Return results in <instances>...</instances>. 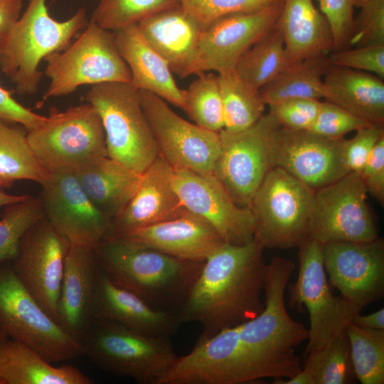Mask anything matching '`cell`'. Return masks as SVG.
<instances>
[{
  "label": "cell",
  "mask_w": 384,
  "mask_h": 384,
  "mask_svg": "<svg viewBox=\"0 0 384 384\" xmlns=\"http://www.w3.org/2000/svg\"><path fill=\"white\" fill-rule=\"evenodd\" d=\"M264 249L255 238L243 245L225 242L216 248L203 262L178 311L181 323H198L199 338H206L258 316L264 309Z\"/></svg>",
  "instance_id": "1"
},
{
  "label": "cell",
  "mask_w": 384,
  "mask_h": 384,
  "mask_svg": "<svg viewBox=\"0 0 384 384\" xmlns=\"http://www.w3.org/2000/svg\"><path fill=\"white\" fill-rule=\"evenodd\" d=\"M295 268L292 260L280 257L266 265L264 309L240 324L241 343L261 378H289L302 369L294 348L308 339L309 329L292 319L284 303Z\"/></svg>",
  "instance_id": "2"
},
{
  "label": "cell",
  "mask_w": 384,
  "mask_h": 384,
  "mask_svg": "<svg viewBox=\"0 0 384 384\" xmlns=\"http://www.w3.org/2000/svg\"><path fill=\"white\" fill-rule=\"evenodd\" d=\"M95 254L100 270L114 283L156 309L176 311L203 264L118 239L102 240Z\"/></svg>",
  "instance_id": "3"
},
{
  "label": "cell",
  "mask_w": 384,
  "mask_h": 384,
  "mask_svg": "<svg viewBox=\"0 0 384 384\" xmlns=\"http://www.w3.org/2000/svg\"><path fill=\"white\" fill-rule=\"evenodd\" d=\"M84 8L70 18L57 21L50 15L46 0H28L26 10L2 38L1 72L14 84L17 92L32 95L39 87L41 60L66 48L88 23Z\"/></svg>",
  "instance_id": "4"
},
{
  "label": "cell",
  "mask_w": 384,
  "mask_h": 384,
  "mask_svg": "<svg viewBox=\"0 0 384 384\" xmlns=\"http://www.w3.org/2000/svg\"><path fill=\"white\" fill-rule=\"evenodd\" d=\"M27 139L49 173H75L108 156L101 119L88 102L63 111L52 107L41 124L27 131Z\"/></svg>",
  "instance_id": "5"
},
{
  "label": "cell",
  "mask_w": 384,
  "mask_h": 384,
  "mask_svg": "<svg viewBox=\"0 0 384 384\" xmlns=\"http://www.w3.org/2000/svg\"><path fill=\"white\" fill-rule=\"evenodd\" d=\"M85 97L101 119L108 156L144 171L159 153L139 90L131 83L105 82L92 85Z\"/></svg>",
  "instance_id": "6"
},
{
  "label": "cell",
  "mask_w": 384,
  "mask_h": 384,
  "mask_svg": "<svg viewBox=\"0 0 384 384\" xmlns=\"http://www.w3.org/2000/svg\"><path fill=\"white\" fill-rule=\"evenodd\" d=\"M314 191L284 169L272 168L250 203L254 238L269 249L298 247L309 240Z\"/></svg>",
  "instance_id": "7"
},
{
  "label": "cell",
  "mask_w": 384,
  "mask_h": 384,
  "mask_svg": "<svg viewBox=\"0 0 384 384\" xmlns=\"http://www.w3.org/2000/svg\"><path fill=\"white\" fill-rule=\"evenodd\" d=\"M82 344L84 355L99 368L141 384H156L178 357L169 337L142 334L103 320L93 321Z\"/></svg>",
  "instance_id": "8"
},
{
  "label": "cell",
  "mask_w": 384,
  "mask_h": 384,
  "mask_svg": "<svg viewBox=\"0 0 384 384\" xmlns=\"http://www.w3.org/2000/svg\"><path fill=\"white\" fill-rule=\"evenodd\" d=\"M44 60V74L50 83L43 101L68 95L82 85L131 82L129 68L117 47L114 32L92 21L73 43Z\"/></svg>",
  "instance_id": "9"
},
{
  "label": "cell",
  "mask_w": 384,
  "mask_h": 384,
  "mask_svg": "<svg viewBox=\"0 0 384 384\" xmlns=\"http://www.w3.org/2000/svg\"><path fill=\"white\" fill-rule=\"evenodd\" d=\"M0 325L9 338L24 343L50 363L84 355L82 344L43 309L8 262L0 267Z\"/></svg>",
  "instance_id": "10"
},
{
  "label": "cell",
  "mask_w": 384,
  "mask_h": 384,
  "mask_svg": "<svg viewBox=\"0 0 384 384\" xmlns=\"http://www.w3.org/2000/svg\"><path fill=\"white\" fill-rule=\"evenodd\" d=\"M299 274L289 284V303L304 304L309 313L310 328L306 354L321 348L345 331L362 309L331 290L323 263L322 245L309 239L299 247Z\"/></svg>",
  "instance_id": "11"
},
{
  "label": "cell",
  "mask_w": 384,
  "mask_h": 384,
  "mask_svg": "<svg viewBox=\"0 0 384 384\" xmlns=\"http://www.w3.org/2000/svg\"><path fill=\"white\" fill-rule=\"evenodd\" d=\"M280 127L268 112L245 130L219 132L220 151L213 176L240 207L250 208L256 190L272 168V144Z\"/></svg>",
  "instance_id": "12"
},
{
  "label": "cell",
  "mask_w": 384,
  "mask_h": 384,
  "mask_svg": "<svg viewBox=\"0 0 384 384\" xmlns=\"http://www.w3.org/2000/svg\"><path fill=\"white\" fill-rule=\"evenodd\" d=\"M367 190L359 174L349 172L314 191L309 239L331 242H368L379 228L367 203Z\"/></svg>",
  "instance_id": "13"
},
{
  "label": "cell",
  "mask_w": 384,
  "mask_h": 384,
  "mask_svg": "<svg viewBox=\"0 0 384 384\" xmlns=\"http://www.w3.org/2000/svg\"><path fill=\"white\" fill-rule=\"evenodd\" d=\"M139 94L159 155L174 169L213 176L220 151L219 132L187 122L152 92L141 90Z\"/></svg>",
  "instance_id": "14"
},
{
  "label": "cell",
  "mask_w": 384,
  "mask_h": 384,
  "mask_svg": "<svg viewBox=\"0 0 384 384\" xmlns=\"http://www.w3.org/2000/svg\"><path fill=\"white\" fill-rule=\"evenodd\" d=\"M240 324L199 338L156 384H244L260 379L241 343Z\"/></svg>",
  "instance_id": "15"
},
{
  "label": "cell",
  "mask_w": 384,
  "mask_h": 384,
  "mask_svg": "<svg viewBox=\"0 0 384 384\" xmlns=\"http://www.w3.org/2000/svg\"><path fill=\"white\" fill-rule=\"evenodd\" d=\"M70 245L44 218L23 236L12 265L22 284L58 323V304Z\"/></svg>",
  "instance_id": "16"
},
{
  "label": "cell",
  "mask_w": 384,
  "mask_h": 384,
  "mask_svg": "<svg viewBox=\"0 0 384 384\" xmlns=\"http://www.w3.org/2000/svg\"><path fill=\"white\" fill-rule=\"evenodd\" d=\"M45 218L70 245L95 250L110 220L92 203L74 172H53L42 185Z\"/></svg>",
  "instance_id": "17"
},
{
  "label": "cell",
  "mask_w": 384,
  "mask_h": 384,
  "mask_svg": "<svg viewBox=\"0 0 384 384\" xmlns=\"http://www.w3.org/2000/svg\"><path fill=\"white\" fill-rule=\"evenodd\" d=\"M345 139L327 138L308 130H287L281 127L272 140V168L284 169L316 191L349 173L343 158Z\"/></svg>",
  "instance_id": "18"
},
{
  "label": "cell",
  "mask_w": 384,
  "mask_h": 384,
  "mask_svg": "<svg viewBox=\"0 0 384 384\" xmlns=\"http://www.w3.org/2000/svg\"><path fill=\"white\" fill-rule=\"evenodd\" d=\"M331 284L362 309L384 292V241L331 242L322 245Z\"/></svg>",
  "instance_id": "19"
},
{
  "label": "cell",
  "mask_w": 384,
  "mask_h": 384,
  "mask_svg": "<svg viewBox=\"0 0 384 384\" xmlns=\"http://www.w3.org/2000/svg\"><path fill=\"white\" fill-rule=\"evenodd\" d=\"M173 186L183 206L207 221L225 242L243 245L254 238L251 210L238 206L214 176L174 169Z\"/></svg>",
  "instance_id": "20"
},
{
  "label": "cell",
  "mask_w": 384,
  "mask_h": 384,
  "mask_svg": "<svg viewBox=\"0 0 384 384\" xmlns=\"http://www.w3.org/2000/svg\"><path fill=\"white\" fill-rule=\"evenodd\" d=\"M283 1L250 12L223 16L203 29L199 57L203 73L235 70L248 49L277 21Z\"/></svg>",
  "instance_id": "21"
},
{
  "label": "cell",
  "mask_w": 384,
  "mask_h": 384,
  "mask_svg": "<svg viewBox=\"0 0 384 384\" xmlns=\"http://www.w3.org/2000/svg\"><path fill=\"white\" fill-rule=\"evenodd\" d=\"M174 171L167 161L158 155L142 173L138 187L127 205L111 220L104 239L159 223L186 212L187 209L173 186Z\"/></svg>",
  "instance_id": "22"
},
{
  "label": "cell",
  "mask_w": 384,
  "mask_h": 384,
  "mask_svg": "<svg viewBox=\"0 0 384 384\" xmlns=\"http://www.w3.org/2000/svg\"><path fill=\"white\" fill-rule=\"evenodd\" d=\"M93 315L94 321H111L151 336L169 337L182 324L178 311L152 306L135 293L114 283L100 267Z\"/></svg>",
  "instance_id": "23"
},
{
  "label": "cell",
  "mask_w": 384,
  "mask_h": 384,
  "mask_svg": "<svg viewBox=\"0 0 384 384\" xmlns=\"http://www.w3.org/2000/svg\"><path fill=\"white\" fill-rule=\"evenodd\" d=\"M137 26L166 61L172 73L181 78L203 73L199 57L203 28L181 5L152 16Z\"/></svg>",
  "instance_id": "24"
},
{
  "label": "cell",
  "mask_w": 384,
  "mask_h": 384,
  "mask_svg": "<svg viewBox=\"0 0 384 384\" xmlns=\"http://www.w3.org/2000/svg\"><path fill=\"white\" fill-rule=\"evenodd\" d=\"M110 239L127 241L194 262H204L225 242L207 221L188 210L174 218Z\"/></svg>",
  "instance_id": "25"
},
{
  "label": "cell",
  "mask_w": 384,
  "mask_h": 384,
  "mask_svg": "<svg viewBox=\"0 0 384 384\" xmlns=\"http://www.w3.org/2000/svg\"><path fill=\"white\" fill-rule=\"evenodd\" d=\"M98 263L95 250L70 245L58 304V324L82 343L94 321Z\"/></svg>",
  "instance_id": "26"
},
{
  "label": "cell",
  "mask_w": 384,
  "mask_h": 384,
  "mask_svg": "<svg viewBox=\"0 0 384 384\" xmlns=\"http://www.w3.org/2000/svg\"><path fill=\"white\" fill-rule=\"evenodd\" d=\"M120 55L131 73V85L185 110L183 90L176 85L166 61L144 38L137 25L114 32Z\"/></svg>",
  "instance_id": "27"
},
{
  "label": "cell",
  "mask_w": 384,
  "mask_h": 384,
  "mask_svg": "<svg viewBox=\"0 0 384 384\" xmlns=\"http://www.w3.org/2000/svg\"><path fill=\"white\" fill-rule=\"evenodd\" d=\"M278 23L288 65L334 50L330 26L312 0H284Z\"/></svg>",
  "instance_id": "28"
},
{
  "label": "cell",
  "mask_w": 384,
  "mask_h": 384,
  "mask_svg": "<svg viewBox=\"0 0 384 384\" xmlns=\"http://www.w3.org/2000/svg\"><path fill=\"white\" fill-rule=\"evenodd\" d=\"M325 100L372 124L384 125V82L370 73L331 64L324 77Z\"/></svg>",
  "instance_id": "29"
},
{
  "label": "cell",
  "mask_w": 384,
  "mask_h": 384,
  "mask_svg": "<svg viewBox=\"0 0 384 384\" xmlns=\"http://www.w3.org/2000/svg\"><path fill=\"white\" fill-rule=\"evenodd\" d=\"M75 174L92 203L111 221L134 196L142 173L106 156Z\"/></svg>",
  "instance_id": "30"
},
{
  "label": "cell",
  "mask_w": 384,
  "mask_h": 384,
  "mask_svg": "<svg viewBox=\"0 0 384 384\" xmlns=\"http://www.w3.org/2000/svg\"><path fill=\"white\" fill-rule=\"evenodd\" d=\"M24 343L8 338L0 345V384H91L70 365L53 366Z\"/></svg>",
  "instance_id": "31"
},
{
  "label": "cell",
  "mask_w": 384,
  "mask_h": 384,
  "mask_svg": "<svg viewBox=\"0 0 384 384\" xmlns=\"http://www.w3.org/2000/svg\"><path fill=\"white\" fill-rule=\"evenodd\" d=\"M331 64L324 53L287 65L259 90L263 102L270 106L293 98L324 99V77Z\"/></svg>",
  "instance_id": "32"
},
{
  "label": "cell",
  "mask_w": 384,
  "mask_h": 384,
  "mask_svg": "<svg viewBox=\"0 0 384 384\" xmlns=\"http://www.w3.org/2000/svg\"><path fill=\"white\" fill-rule=\"evenodd\" d=\"M18 124L0 119V188L28 180L42 185L50 176L34 155L25 132Z\"/></svg>",
  "instance_id": "33"
},
{
  "label": "cell",
  "mask_w": 384,
  "mask_h": 384,
  "mask_svg": "<svg viewBox=\"0 0 384 384\" xmlns=\"http://www.w3.org/2000/svg\"><path fill=\"white\" fill-rule=\"evenodd\" d=\"M287 65L284 36L277 20L242 55L235 70L246 83L260 90Z\"/></svg>",
  "instance_id": "34"
},
{
  "label": "cell",
  "mask_w": 384,
  "mask_h": 384,
  "mask_svg": "<svg viewBox=\"0 0 384 384\" xmlns=\"http://www.w3.org/2000/svg\"><path fill=\"white\" fill-rule=\"evenodd\" d=\"M218 83L222 100L224 128L229 132L245 130L265 114L260 92L246 83L235 70L219 73Z\"/></svg>",
  "instance_id": "35"
},
{
  "label": "cell",
  "mask_w": 384,
  "mask_h": 384,
  "mask_svg": "<svg viewBox=\"0 0 384 384\" xmlns=\"http://www.w3.org/2000/svg\"><path fill=\"white\" fill-rule=\"evenodd\" d=\"M357 380L363 384L384 383V329L349 324L346 328Z\"/></svg>",
  "instance_id": "36"
},
{
  "label": "cell",
  "mask_w": 384,
  "mask_h": 384,
  "mask_svg": "<svg viewBox=\"0 0 384 384\" xmlns=\"http://www.w3.org/2000/svg\"><path fill=\"white\" fill-rule=\"evenodd\" d=\"M304 368L312 373L316 384L355 383L357 378L346 331L323 348L307 353Z\"/></svg>",
  "instance_id": "37"
},
{
  "label": "cell",
  "mask_w": 384,
  "mask_h": 384,
  "mask_svg": "<svg viewBox=\"0 0 384 384\" xmlns=\"http://www.w3.org/2000/svg\"><path fill=\"white\" fill-rule=\"evenodd\" d=\"M90 21L112 32L179 6V0H98Z\"/></svg>",
  "instance_id": "38"
},
{
  "label": "cell",
  "mask_w": 384,
  "mask_h": 384,
  "mask_svg": "<svg viewBox=\"0 0 384 384\" xmlns=\"http://www.w3.org/2000/svg\"><path fill=\"white\" fill-rule=\"evenodd\" d=\"M198 76L183 90L184 111L196 124L218 132L224 128V117L217 75L210 72Z\"/></svg>",
  "instance_id": "39"
},
{
  "label": "cell",
  "mask_w": 384,
  "mask_h": 384,
  "mask_svg": "<svg viewBox=\"0 0 384 384\" xmlns=\"http://www.w3.org/2000/svg\"><path fill=\"white\" fill-rule=\"evenodd\" d=\"M45 218L41 199L28 198L5 206L0 217V267L18 255L25 233Z\"/></svg>",
  "instance_id": "40"
},
{
  "label": "cell",
  "mask_w": 384,
  "mask_h": 384,
  "mask_svg": "<svg viewBox=\"0 0 384 384\" xmlns=\"http://www.w3.org/2000/svg\"><path fill=\"white\" fill-rule=\"evenodd\" d=\"M284 0H179L181 6L203 29L216 19L237 12L257 11Z\"/></svg>",
  "instance_id": "41"
},
{
  "label": "cell",
  "mask_w": 384,
  "mask_h": 384,
  "mask_svg": "<svg viewBox=\"0 0 384 384\" xmlns=\"http://www.w3.org/2000/svg\"><path fill=\"white\" fill-rule=\"evenodd\" d=\"M372 125L329 101L321 102L317 116L308 131L331 139H341L348 132Z\"/></svg>",
  "instance_id": "42"
},
{
  "label": "cell",
  "mask_w": 384,
  "mask_h": 384,
  "mask_svg": "<svg viewBox=\"0 0 384 384\" xmlns=\"http://www.w3.org/2000/svg\"><path fill=\"white\" fill-rule=\"evenodd\" d=\"M348 41V48L384 45V0H371L361 6Z\"/></svg>",
  "instance_id": "43"
},
{
  "label": "cell",
  "mask_w": 384,
  "mask_h": 384,
  "mask_svg": "<svg viewBox=\"0 0 384 384\" xmlns=\"http://www.w3.org/2000/svg\"><path fill=\"white\" fill-rule=\"evenodd\" d=\"M321 102L311 98L289 99L270 105L269 113L284 129L309 130L317 116Z\"/></svg>",
  "instance_id": "44"
},
{
  "label": "cell",
  "mask_w": 384,
  "mask_h": 384,
  "mask_svg": "<svg viewBox=\"0 0 384 384\" xmlns=\"http://www.w3.org/2000/svg\"><path fill=\"white\" fill-rule=\"evenodd\" d=\"M332 65L364 71L383 79L384 45L347 48L329 54Z\"/></svg>",
  "instance_id": "45"
},
{
  "label": "cell",
  "mask_w": 384,
  "mask_h": 384,
  "mask_svg": "<svg viewBox=\"0 0 384 384\" xmlns=\"http://www.w3.org/2000/svg\"><path fill=\"white\" fill-rule=\"evenodd\" d=\"M384 137V125L372 124L356 131L350 139H345L343 158L349 172L360 174L379 140Z\"/></svg>",
  "instance_id": "46"
},
{
  "label": "cell",
  "mask_w": 384,
  "mask_h": 384,
  "mask_svg": "<svg viewBox=\"0 0 384 384\" xmlns=\"http://www.w3.org/2000/svg\"><path fill=\"white\" fill-rule=\"evenodd\" d=\"M333 36L334 50L348 48L353 23V0H318Z\"/></svg>",
  "instance_id": "47"
},
{
  "label": "cell",
  "mask_w": 384,
  "mask_h": 384,
  "mask_svg": "<svg viewBox=\"0 0 384 384\" xmlns=\"http://www.w3.org/2000/svg\"><path fill=\"white\" fill-rule=\"evenodd\" d=\"M359 175L367 192L383 206L384 137L376 144Z\"/></svg>",
  "instance_id": "48"
},
{
  "label": "cell",
  "mask_w": 384,
  "mask_h": 384,
  "mask_svg": "<svg viewBox=\"0 0 384 384\" xmlns=\"http://www.w3.org/2000/svg\"><path fill=\"white\" fill-rule=\"evenodd\" d=\"M0 119L20 124L29 131L41 124L46 117L38 114L18 102L0 84Z\"/></svg>",
  "instance_id": "49"
},
{
  "label": "cell",
  "mask_w": 384,
  "mask_h": 384,
  "mask_svg": "<svg viewBox=\"0 0 384 384\" xmlns=\"http://www.w3.org/2000/svg\"><path fill=\"white\" fill-rule=\"evenodd\" d=\"M23 0H0V38L2 39L21 16Z\"/></svg>",
  "instance_id": "50"
},
{
  "label": "cell",
  "mask_w": 384,
  "mask_h": 384,
  "mask_svg": "<svg viewBox=\"0 0 384 384\" xmlns=\"http://www.w3.org/2000/svg\"><path fill=\"white\" fill-rule=\"evenodd\" d=\"M351 324L363 328L384 329V309L367 315H362L359 312L354 316Z\"/></svg>",
  "instance_id": "51"
},
{
  "label": "cell",
  "mask_w": 384,
  "mask_h": 384,
  "mask_svg": "<svg viewBox=\"0 0 384 384\" xmlns=\"http://www.w3.org/2000/svg\"><path fill=\"white\" fill-rule=\"evenodd\" d=\"M274 384H316L314 376L306 368H302L292 377L284 380L282 378H274Z\"/></svg>",
  "instance_id": "52"
},
{
  "label": "cell",
  "mask_w": 384,
  "mask_h": 384,
  "mask_svg": "<svg viewBox=\"0 0 384 384\" xmlns=\"http://www.w3.org/2000/svg\"><path fill=\"white\" fill-rule=\"evenodd\" d=\"M27 195H11L0 188V208L6 206L21 202L28 198ZM0 213V217H1Z\"/></svg>",
  "instance_id": "53"
},
{
  "label": "cell",
  "mask_w": 384,
  "mask_h": 384,
  "mask_svg": "<svg viewBox=\"0 0 384 384\" xmlns=\"http://www.w3.org/2000/svg\"><path fill=\"white\" fill-rule=\"evenodd\" d=\"M9 336H7L6 333L4 330V329L0 325V345L4 342Z\"/></svg>",
  "instance_id": "54"
},
{
  "label": "cell",
  "mask_w": 384,
  "mask_h": 384,
  "mask_svg": "<svg viewBox=\"0 0 384 384\" xmlns=\"http://www.w3.org/2000/svg\"><path fill=\"white\" fill-rule=\"evenodd\" d=\"M370 1L371 0H353V4L354 6L361 7Z\"/></svg>",
  "instance_id": "55"
},
{
  "label": "cell",
  "mask_w": 384,
  "mask_h": 384,
  "mask_svg": "<svg viewBox=\"0 0 384 384\" xmlns=\"http://www.w3.org/2000/svg\"><path fill=\"white\" fill-rule=\"evenodd\" d=\"M1 40L2 39L0 38V48H1Z\"/></svg>",
  "instance_id": "56"
}]
</instances>
